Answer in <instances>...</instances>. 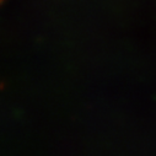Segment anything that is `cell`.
Masks as SVG:
<instances>
[{"label": "cell", "instance_id": "6da1fadb", "mask_svg": "<svg viewBox=\"0 0 156 156\" xmlns=\"http://www.w3.org/2000/svg\"><path fill=\"white\" fill-rule=\"evenodd\" d=\"M3 2H4V0H0V4H2V3H3Z\"/></svg>", "mask_w": 156, "mask_h": 156}]
</instances>
